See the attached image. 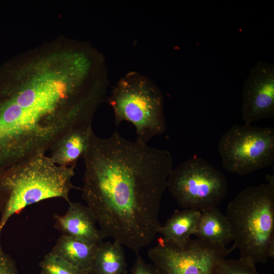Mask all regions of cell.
<instances>
[{
  "label": "cell",
  "mask_w": 274,
  "mask_h": 274,
  "mask_svg": "<svg viewBox=\"0 0 274 274\" xmlns=\"http://www.w3.org/2000/svg\"><path fill=\"white\" fill-rule=\"evenodd\" d=\"M249 186L228 203L225 216L239 258L256 266L274 257V177Z\"/></svg>",
  "instance_id": "cell-4"
},
{
  "label": "cell",
  "mask_w": 274,
  "mask_h": 274,
  "mask_svg": "<svg viewBox=\"0 0 274 274\" xmlns=\"http://www.w3.org/2000/svg\"><path fill=\"white\" fill-rule=\"evenodd\" d=\"M98 245L62 234L50 252L90 273Z\"/></svg>",
  "instance_id": "cell-12"
},
{
  "label": "cell",
  "mask_w": 274,
  "mask_h": 274,
  "mask_svg": "<svg viewBox=\"0 0 274 274\" xmlns=\"http://www.w3.org/2000/svg\"><path fill=\"white\" fill-rule=\"evenodd\" d=\"M245 124L274 116V65L264 61L251 68L242 92Z\"/></svg>",
  "instance_id": "cell-9"
},
{
  "label": "cell",
  "mask_w": 274,
  "mask_h": 274,
  "mask_svg": "<svg viewBox=\"0 0 274 274\" xmlns=\"http://www.w3.org/2000/svg\"><path fill=\"white\" fill-rule=\"evenodd\" d=\"M93 133L92 124L75 127L63 135L51 149V158L57 165L76 166L85 155Z\"/></svg>",
  "instance_id": "cell-11"
},
{
  "label": "cell",
  "mask_w": 274,
  "mask_h": 274,
  "mask_svg": "<svg viewBox=\"0 0 274 274\" xmlns=\"http://www.w3.org/2000/svg\"><path fill=\"white\" fill-rule=\"evenodd\" d=\"M75 167L58 165L40 154L0 171V232L12 216L29 205L54 198L70 202L71 190H81L72 182Z\"/></svg>",
  "instance_id": "cell-3"
},
{
  "label": "cell",
  "mask_w": 274,
  "mask_h": 274,
  "mask_svg": "<svg viewBox=\"0 0 274 274\" xmlns=\"http://www.w3.org/2000/svg\"><path fill=\"white\" fill-rule=\"evenodd\" d=\"M200 214V211L193 209L176 210L165 224L161 225L158 233L165 241L184 242L195 234Z\"/></svg>",
  "instance_id": "cell-14"
},
{
  "label": "cell",
  "mask_w": 274,
  "mask_h": 274,
  "mask_svg": "<svg viewBox=\"0 0 274 274\" xmlns=\"http://www.w3.org/2000/svg\"><path fill=\"white\" fill-rule=\"evenodd\" d=\"M0 232V274H19L13 258L3 250L1 243Z\"/></svg>",
  "instance_id": "cell-18"
},
{
  "label": "cell",
  "mask_w": 274,
  "mask_h": 274,
  "mask_svg": "<svg viewBox=\"0 0 274 274\" xmlns=\"http://www.w3.org/2000/svg\"><path fill=\"white\" fill-rule=\"evenodd\" d=\"M87 124L49 82L0 85V171L46 154L67 131Z\"/></svg>",
  "instance_id": "cell-2"
},
{
  "label": "cell",
  "mask_w": 274,
  "mask_h": 274,
  "mask_svg": "<svg viewBox=\"0 0 274 274\" xmlns=\"http://www.w3.org/2000/svg\"><path fill=\"white\" fill-rule=\"evenodd\" d=\"M167 188L181 207L200 212L217 207L228 190L222 172L199 157L188 159L173 168Z\"/></svg>",
  "instance_id": "cell-6"
},
{
  "label": "cell",
  "mask_w": 274,
  "mask_h": 274,
  "mask_svg": "<svg viewBox=\"0 0 274 274\" xmlns=\"http://www.w3.org/2000/svg\"><path fill=\"white\" fill-rule=\"evenodd\" d=\"M68 204L64 214L53 215L54 228L64 235L95 244L102 243L104 237L89 208L80 202Z\"/></svg>",
  "instance_id": "cell-10"
},
{
  "label": "cell",
  "mask_w": 274,
  "mask_h": 274,
  "mask_svg": "<svg viewBox=\"0 0 274 274\" xmlns=\"http://www.w3.org/2000/svg\"><path fill=\"white\" fill-rule=\"evenodd\" d=\"M131 274H158L152 264L146 262L139 253L131 269Z\"/></svg>",
  "instance_id": "cell-19"
},
{
  "label": "cell",
  "mask_w": 274,
  "mask_h": 274,
  "mask_svg": "<svg viewBox=\"0 0 274 274\" xmlns=\"http://www.w3.org/2000/svg\"><path fill=\"white\" fill-rule=\"evenodd\" d=\"M194 235L200 239L224 246L232 241L226 217L217 207L201 212Z\"/></svg>",
  "instance_id": "cell-13"
},
{
  "label": "cell",
  "mask_w": 274,
  "mask_h": 274,
  "mask_svg": "<svg viewBox=\"0 0 274 274\" xmlns=\"http://www.w3.org/2000/svg\"><path fill=\"white\" fill-rule=\"evenodd\" d=\"M83 158L82 197L104 238L138 253L161 226V201L173 169L170 153L118 131L106 138L93 132Z\"/></svg>",
  "instance_id": "cell-1"
},
{
  "label": "cell",
  "mask_w": 274,
  "mask_h": 274,
  "mask_svg": "<svg viewBox=\"0 0 274 274\" xmlns=\"http://www.w3.org/2000/svg\"><path fill=\"white\" fill-rule=\"evenodd\" d=\"M215 274H259L256 266L238 259L223 260Z\"/></svg>",
  "instance_id": "cell-17"
},
{
  "label": "cell",
  "mask_w": 274,
  "mask_h": 274,
  "mask_svg": "<svg viewBox=\"0 0 274 274\" xmlns=\"http://www.w3.org/2000/svg\"><path fill=\"white\" fill-rule=\"evenodd\" d=\"M127 263L123 246L118 242L101 243L89 274H126Z\"/></svg>",
  "instance_id": "cell-15"
},
{
  "label": "cell",
  "mask_w": 274,
  "mask_h": 274,
  "mask_svg": "<svg viewBox=\"0 0 274 274\" xmlns=\"http://www.w3.org/2000/svg\"><path fill=\"white\" fill-rule=\"evenodd\" d=\"M108 102L116 125L124 121L134 125L137 139L148 143L166 130L163 96L157 85L147 76L131 71L114 87Z\"/></svg>",
  "instance_id": "cell-5"
},
{
  "label": "cell",
  "mask_w": 274,
  "mask_h": 274,
  "mask_svg": "<svg viewBox=\"0 0 274 274\" xmlns=\"http://www.w3.org/2000/svg\"><path fill=\"white\" fill-rule=\"evenodd\" d=\"M230 252L224 246L199 238L176 243L160 236L148 256L158 274H215Z\"/></svg>",
  "instance_id": "cell-8"
},
{
  "label": "cell",
  "mask_w": 274,
  "mask_h": 274,
  "mask_svg": "<svg viewBox=\"0 0 274 274\" xmlns=\"http://www.w3.org/2000/svg\"><path fill=\"white\" fill-rule=\"evenodd\" d=\"M218 152L224 168L246 175L272 165L274 129L250 124L234 125L220 138Z\"/></svg>",
  "instance_id": "cell-7"
},
{
  "label": "cell",
  "mask_w": 274,
  "mask_h": 274,
  "mask_svg": "<svg viewBox=\"0 0 274 274\" xmlns=\"http://www.w3.org/2000/svg\"><path fill=\"white\" fill-rule=\"evenodd\" d=\"M41 274H89L50 252L39 263Z\"/></svg>",
  "instance_id": "cell-16"
}]
</instances>
